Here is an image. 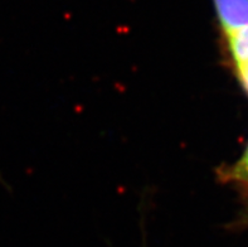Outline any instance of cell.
<instances>
[{
    "label": "cell",
    "mask_w": 248,
    "mask_h": 247,
    "mask_svg": "<svg viewBox=\"0 0 248 247\" xmlns=\"http://www.w3.org/2000/svg\"><path fill=\"white\" fill-rule=\"evenodd\" d=\"M223 35L248 27V0H212Z\"/></svg>",
    "instance_id": "1"
},
{
    "label": "cell",
    "mask_w": 248,
    "mask_h": 247,
    "mask_svg": "<svg viewBox=\"0 0 248 247\" xmlns=\"http://www.w3.org/2000/svg\"><path fill=\"white\" fill-rule=\"evenodd\" d=\"M234 66L248 62V27L224 35Z\"/></svg>",
    "instance_id": "2"
},
{
    "label": "cell",
    "mask_w": 248,
    "mask_h": 247,
    "mask_svg": "<svg viewBox=\"0 0 248 247\" xmlns=\"http://www.w3.org/2000/svg\"><path fill=\"white\" fill-rule=\"evenodd\" d=\"M219 175L220 178H224L226 181H239L248 187V145L243 157L232 166L220 169Z\"/></svg>",
    "instance_id": "3"
},
{
    "label": "cell",
    "mask_w": 248,
    "mask_h": 247,
    "mask_svg": "<svg viewBox=\"0 0 248 247\" xmlns=\"http://www.w3.org/2000/svg\"><path fill=\"white\" fill-rule=\"evenodd\" d=\"M237 76H238L239 83L246 91V94L248 95V62L241 63L236 66Z\"/></svg>",
    "instance_id": "4"
},
{
    "label": "cell",
    "mask_w": 248,
    "mask_h": 247,
    "mask_svg": "<svg viewBox=\"0 0 248 247\" xmlns=\"http://www.w3.org/2000/svg\"><path fill=\"white\" fill-rule=\"evenodd\" d=\"M241 225H248V208H247V211L245 212V214H243L242 221H241Z\"/></svg>",
    "instance_id": "5"
}]
</instances>
